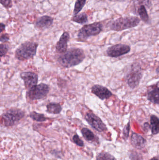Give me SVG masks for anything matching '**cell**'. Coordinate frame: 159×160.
I'll list each match as a JSON object with an SVG mask.
<instances>
[{
	"instance_id": "cell-6",
	"label": "cell",
	"mask_w": 159,
	"mask_h": 160,
	"mask_svg": "<svg viewBox=\"0 0 159 160\" xmlns=\"http://www.w3.org/2000/svg\"><path fill=\"white\" fill-rule=\"evenodd\" d=\"M102 29L103 25L101 22H95L86 24L78 31L77 37L81 40H86L90 37L99 34Z\"/></svg>"
},
{
	"instance_id": "cell-20",
	"label": "cell",
	"mask_w": 159,
	"mask_h": 160,
	"mask_svg": "<svg viewBox=\"0 0 159 160\" xmlns=\"http://www.w3.org/2000/svg\"><path fill=\"white\" fill-rule=\"evenodd\" d=\"M138 13L140 16V18L143 21L147 22L149 21V17L147 14L146 8L144 5H142L139 7L138 9Z\"/></svg>"
},
{
	"instance_id": "cell-33",
	"label": "cell",
	"mask_w": 159,
	"mask_h": 160,
	"mask_svg": "<svg viewBox=\"0 0 159 160\" xmlns=\"http://www.w3.org/2000/svg\"><path fill=\"white\" fill-rule=\"evenodd\" d=\"M118 1H126V0H118Z\"/></svg>"
},
{
	"instance_id": "cell-10",
	"label": "cell",
	"mask_w": 159,
	"mask_h": 160,
	"mask_svg": "<svg viewBox=\"0 0 159 160\" xmlns=\"http://www.w3.org/2000/svg\"><path fill=\"white\" fill-rule=\"evenodd\" d=\"M91 92L102 100L107 99L113 96V93L107 88L96 84L91 88Z\"/></svg>"
},
{
	"instance_id": "cell-8",
	"label": "cell",
	"mask_w": 159,
	"mask_h": 160,
	"mask_svg": "<svg viewBox=\"0 0 159 160\" xmlns=\"http://www.w3.org/2000/svg\"><path fill=\"white\" fill-rule=\"evenodd\" d=\"M85 119L91 128L99 132H103L107 130L106 125L102 120L93 113H87L85 116Z\"/></svg>"
},
{
	"instance_id": "cell-23",
	"label": "cell",
	"mask_w": 159,
	"mask_h": 160,
	"mask_svg": "<svg viewBox=\"0 0 159 160\" xmlns=\"http://www.w3.org/2000/svg\"><path fill=\"white\" fill-rule=\"evenodd\" d=\"M96 160H117L115 158L107 152H102L97 155Z\"/></svg>"
},
{
	"instance_id": "cell-1",
	"label": "cell",
	"mask_w": 159,
	"mask_h": 160,
	"mask_svg": "<svg viewBox=\"0 0 159 160\" xmlns=\"http://www.w3.org/2000/svg\"><path fill=\"white\" fill-rule=\"evenodd\" d=\"M85 53L80 48L69 49L66 52L63 53L58 58V61L61 66L70 68L81 63L85 59Z\"/></svg>"
},
{
	"instance_id": "cell-31",
	"label": "cell",
	"mask_w": 159,
	"mask_h": 160,
	"mask_svg": "<svg viewBox=\"0 0 159 160\" xmlns=\"http://www.w3.org/2000/svg\"><path fill=\"white\" fill-rule=\"evenodd\" d=\"M156 73L158 74V75H159V66H158V67L157 68V69H156Z\"/></svg>"
},
{
	"instance_id": "cell-15",
	"label": "cell",
	"mask_w": 159,
	"mask_h": 160,
	"mask_svg": "<svg viewBox=\"0 0 159 160\" xmlns=\"http://www.w3.org/2000/svg\"><path fill=\"white\" fill-rule=\"evenodd\" d=\"M54 19L49 16H43L37 19L35 22V26L39 29H46L51 26Z\"/></svg>"
},
{
	"instance_id": "cell-29",
	"label": "cell",
	"mask_w": 159,
	"mask_h": 160,
	"mask_svg": "<svg viewBox=\"0 0 159 160\" xmlns=\"http://www.w3.org/2000/svg\"><path fill=\"white\" fill-rule=\"evenodd\" d=\"M9 37L7 34H3L1 36V39L0 41L2 43L3 42H7L9 40Z\"/></svg>"
},
{
	"instance_id": "cell-9",
	"label": "cell",
	"mask_w": 159,
	"mask_h": 160,
	"mask_svg": "<svg viewBox=\"0 0 159 160\" xmlns=\"http://www.w3.org/2000/svg\"><path fill=\"white\" fill-rule=\"evenodd\" d=\"M130 51L131 48L129 45L118 44L108 48L106 50V53L109 57L117 58L125 55Z\"/></svg>"
},
{
	"instance_id": "cell-27",
	"label": "cell",
	"mask_w": 159,
	"mask_h": 160,
	"mask_svg": "<svg viewBox=\"0 0 159 160\" xmlns=\"http://www.w3.org/2000/svg\"><path fill=\"white\" fill-rule=\"evenodd\" d=\"M72 140L74 143H75L78 146L81 147L84 146V142L80 139L79 136L77 134H75L73 136Z\"/></svg>"
},
{
	"instance_id": "cell-22",
	"label": "cell",
	"mask_w": 159,
	"mask_h": 160,
	"mask_svg": "<svg viewBox=\"0 0 159 160\" xmlns=\"http://www.w3.org/2000/svg\"><path fill=\"white\" fill-rule=\"evenodd\" d=\"M30 116L32 119L37 122H44L48 119L43 114L38 113L35 112H31Z\"/></svg>"
},
{
	"instance_id": "cell-19",
	"label": "cell",
	"mask_w": 159,
	"mask_h": 160,
	"mask_svg": "<svg viewBox=\"0 0 159 160\" xmlns=\"http://www.w3.org/2000/svg\"><path fill=\"white\" fill-rule=\"evenodd\" d=\"M72 21L80 24L87 23L88 22V16L85 13H80L73 17Z\"/></svg>"
},
{
	"instance_id": "cell-2",
	"label": "cell",
	"mask_w": 159,
	"mask_h": 160,
	"mask_svg": "<svg viewBox=\"0 0 159 160\" xmlns=\"http://www.w3.org/2000/svg\"><path fill=\"white\" fill-rule=\"evenodd\" d=\"M140 22V19L138 17H126L110 22L108 23V26L112 31L120 32L136 27Z\"/></svg>"
},
{
	"instance_id": "cell-4",
	"label": "cell",
	"mask_w": 159,
	"mask_h": 160,
	"mask_svg": "<svg viewBox=\"0 0 159 160\" xmlns=\"http://www.w3.org/2000/svg\"><path fill=\"white\" fill-rule=\"evenodd\" d=\"M143 72L141 65L134 63L131 66L130 70L126 76L127 84L131 89L137 88L143 78Z\"/></svg>"
},
{
	"instance_id": "cell-13",
	"label": "cell",
	"mask_w": 159,
	"mask_h": 160,
	"mask_svg": "<svg viewBox=\"0 0 159 160\" xmlns=\"http://www.w3.org/2000/svg\"><path fill=\"white\" fill-rule=\"evenodd\" d=\"M70 37V34L68 32H64L63 33L56 44V49L57 52L63 54L67 51L68 42Z\"/></svg>"
},
{
	"instance_id": "cell-14",
	"label": "cell",
	"mask_w": 159,
	"mask_h": 160,
	"mask_svg": "<svg viewBox=\"0 0 159 160\" xmlns=\"http://www.w3.org/2000/svg\"><path fill=\"white\" fill-rule=\"evenodd\" d=\"M131 142L133 146L136 149H142L145 147L147 141L142 135L133 132L131 137Z\"/></svg>"
},
{
	"instance_id": "cell-11",
	"label": "cell",
	"mask_w": 159,
	"mask_h": 160,
	"mask_svg": "<svg viewBox=\"0 0 159 160\" xmlns=\"http://www.w3.org/2000/svg\"><path fill=\"white\" fill-rule=\"evenodd\" d=\"M20 77L24 81L25 88L28 89L36 85L38 82V76L34 72H23L21 74Z\"/></svg>"
},
{
	"instance_id": "cell-18",
	"label": "cell",
	"mask_w": 159,
	"mask_h": 160,
	"mask_svg": "<svg viewBox=\"0 0 159 160\" xmlns=\"http://www.w3.org/2000/svg\"><path fill=\"white\" fill-rule=\"evenodd\" d=\"M81 132L83 137L88 142H93L97 139L94 133L88 128H83L81 130Z\"/></svg>"
},
{
	"instance_id": "cell-28",
	"label": "cell",
	"mask_w": 159,
	"mask_h": 160,
	"mask_svg": "<svg viewBox=\"0 0 159 160\" xmlns=\"http://www.w3.org/2000/svg\"><path fill=\"white\" fill-rule=\"evenodd\" d=\"M1 3L5 8H10L12 7V0H1Z\"/></svg>"
},
{
	"instance_id": "cell-5",
	"label": "cell",
	"mask_w": 159,
	"mask_h": 160,
	"mask_svg": "<svg viewBox=\"0 0 159 160\" xmlns=\"http://www.w3.org/2000/svg\"><path fill=\"white\" fill-rule=\"evenodd\" d=\"M25 115L22 110L12 108L7 111L2 116V123L5 127H12L18 123Z\"/></svg>"
},
{
	"instance_id": "cell-7",
	"label": "cell",
	"mask_w": 159,
	"mask_h": 160,
	"mask_svg": "<svg viewBox=\"0 0 159 160\" xmlns=\"http://www.w3.org/2000/svg\"><path fill=\"white\" fill-rule=\"evenodd\" d=\"M48 85L44 83H40L28 89L26 93L27 98L32 101L44 98L49 92Z\"/></svg>"
},
{
	"instance_id": "cell-16",
	"label": "cell",
	"mask_w": 159,
	"mask_h": 160,
	"mask_svg": "<svg viewBox=\"0 0 159 160\" xmlns=\"http://www.w3.org/2000/svg\"><path fill=\"white\" fill-rule=\"evenodd\" d=\"M150 128L153 135L159 133V118L157 116L152 115L150 116Z\"/></svg>"
},
{
	"instance_id": "cell-21",
	"label": "cell",
	"mask_w": 159,
	"mask_h": 160,
	"mask_svg": "<svg viewBox=\"0 0 159 160\" xmlns=\"http://www.w3.org/2000/svg\"><path fill=\"white\" fill-rule=\"evenodd\" d=\"M87 1V0H76L73 10V15L74 16L77 15L83 9V7L86 4Z\"/></svg>"
},
{
	"instance_id": "cell-26",
	"label": "cell",
	"mask_w": 159,
	"mask_h": 160,
	"mask_svg": "<svg viewBox=\"0 0 159 160\" xmlns=\"http://www.w3.org/2000/svg\"><path fill=\"white\" fill-rule=\"evenodd\" d=\"M9 49V47L7 44H1L0 45V54L1 57L4 56L7 53Z\"/></svg>"
},
{
	"instance_id": "cell-3",
	"label": "cell",
	"mask_w": 159,
	"mask_h": 160,
	"mask_svg": "<svg viewBox=\"0 0 159 160\" xmlns=\"http://www.w3.org/2000/svg\"><path fill=\"white\" fill-rule=\"evenodd\" d=\"M38 44L27 41L21 44L15 52L16 58L19 61H25L33 58L36 53Z\"/></svg>"
},
{
	"instance_id": "cell-32",
	"label": "cell",
	"mask_w": 159,
	"mask_h": 160,
	"mask_svg": "<svg viewBox=\"0 0 159 160\" xmlns=\"http://www.w3.org/2000/svg\"><path fill=\"white\" fill-rule=\"evenodd\" d=\"M150 160H159V159L157 158H153L151 159Z\"/></svg>"
},
{
	"instance_id": "cell-24",
	"label": "cell",
	"mask_w": 159,
	"mask_h": 160,
	"mask_svg": "<svg viewBox=\"0 0 159 160\" xmlns=\"http://www.w3.org/2000/svg\"><path fill=\"white\" fill-rule=\"evenodd\" d=\"M130 158L131 160H143V156L135 150L130 151L129 154Z\"/></svg>"
},
{
	"instance_id": "cell-30",
	"label": "cell",
	"mask_w": 159,
	"mask_h": 160,
	"mask_svg": "<svg viewBox=\"0 0 159 160\" xmlns=\"http://www.w3.org/2000/svg\"><path fill=\"white\" fill-rule=\"evenodd\" d=\"M5 29V25L4 23H1V32L2 33L3 31H4Z\"/></svg>"
},
{
	"instance_id": "cell-12",
	"label": "cell",
	"mask_w": 159,
	"mask_h": 160,
	"mask_svg": "<svg viewBox=\"0 0 159 160\" xmlns=\"http://www.w3.org/2000/svg\"><path fill=\"white\" fill-rule=\"evenodd\" d=\"M147 97L150 102L159 104V82L148 87Z\"/></svg>"
},
{
	"instance_id": "cell-17",
	"label": "cell",
	"mask_w": 159,
	"mask_h": 160,
	"mask_svg": "<svg viewBox=\"0 0 159 160\" xmlns=\"http://www.w3.org/2000/svg\"><path fill=\"white\" fill-rule=\"evenodd\" d=\"M62 108L59 103H50L47 105V112L49 113L58 114L61 112Z\"/></svg>"
},
{
	"instance_id": "cell-25",
	"label": "cell",
	"mask_w": 159,
	"mask_h": 160,
	"mask_svg": "<svg viewBox=\"0 0 159 160\" xmlns=\"http://www.w3.org/2000/svg\"><path fill=\"white\" fill-rule=\"evenodd\" d=\"M130 129V124L129 122L124 127L123 130V137L124 140H128L129 133Z\"/></svg>"
}]
</instances>
